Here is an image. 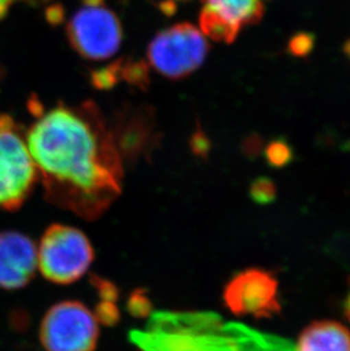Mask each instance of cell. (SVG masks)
<instances>
[{
  "label": "cell",
  "instance_id": "6da1fadb",
  "mask_svg": "<svg viewBox=\"0 0 350 351\" xmlns=\"http://www.w3.org/2000/svg\"><path fill=\"white\" fill-rule=\"evenodd\" d=\"M27 145L47 198L60 208L95 219L119 197L121 155L93 104L47 110L31 126Z\"/></svg>",
  "mask_w": 350,
  "mask_h": 351
},
{
  "label": "cell",
  "instance_id": "7a4b0ae2",
  "mask_svg": "<svg viewBox=\"0 0 350 351\" xmlns=\"http://www.w3.org/2000/svg\"><path fill=\"white\" fill-rule=\"evenodd\" d=\"M130 338L140 351H294L282 339L209 313H155L145 330Z\"/></svg>",
  "mask_w": 350,
  "mask_h": 351
},
{
  "label": "cell",
  "instance_id": "3957f363",
  "mask_svg": "<svg viewBox=\"0 0 350 351\" xmlns=\"http://www.w3.org/2000/svg\"><path fill=\"white\" fill-rule=\"evenodd\" d=\"M93 249L84 233L55 224L47 229L38 249V266L43 276L57 285H70L88 271Z\"/></svg>",
  "mask_w": 350,
  "mask_h": 351
},
{
  "label": "cell",
  "instance_id": "277c9868",
  "mask_svg": "<svg viewBox=\"0 0 350 351\" xmlns=\"http://www.w3.org/2000/svg\"><path fill=\"white\" fill-rule=\"evenodd\" d=\"M38 171L20 128L0 115V207L19 208L34 188Z\"/></svg>",
  "mask_w": 350,
  "mask_h": 351
},
{
  "label": "cell",
  "instance_id": "5b68a950",
  "mask_svg": "<svg viewBox=\"0 0 350 351\" xmlns=\"http://www.w3.org/2000/svg\"><path fill=\"white\" fill-rule=\"evenodd\" d=\"M209 53L202 31L189 23L175 24L159 32L149 45L148 62L163 77L180 80L198 69Z\"/></svg>",
  "mask_w": 350,
  "mask_h": 351
},
{
  "label": "cell",
  "instance_id": "8992f818",
  "mask_svg": "<svg viewBox=\"0 0 350 351\" xmlns=\"http://www.w3.org/2000/svg\"><path fill=\"white\" fill-rule=\"evenodd\" d=\"M67 31L76 53L96 62L114 56L122 43L121 22L104 3H84L73 15Z\"/></svg>",
  "mask_w": 350,
  "mask_h": 351
},
{
  "label": "cell",
  "instance_id": "52a82bcc",
  "mask_svg": "<svg viewBox=\"0 0 350 351\" xmlns=\"http://www.w3.org/2000/svg\"><path fill=\"white\" fill-rule=\"evenodd\" d=\"M98 335L96 316L78 302L51 307L40 328V340L47 351H93Z\"/></svg>",
  "mask_w": 350,
  "mask_h": 351
},
{
  "label": "cell",
  "instance_id": "ba28073f",
  "mask_svg": "<svg viewBox=\"0 0 350 351\" xmlns=\"http://www.w3.org/2000/svg\"><path fill=\"white\" fill-rule=\"evenodd\" d=\"M223 300L235 315L273 317L281 312L278 278L266 269H246L228 282Z\"/></svg>",
  "mask_w": 350,
  "mask_h": 351
},
{
  "label": "cell",
  "instance_id": "9c48e42d",
  "mask_svg": "<svg viewBox=\"0 0 350 351\" xmlns=\"http://www.w3.org/2000/svg\"><path fill=\"white\" fill-rule=\"evenodd\" d=\"M199 16L204 36L231 43L240 31L257 23L264 14L263 0H202Z\"/></svg>",
  "mask_w": 350,
  "mask_h": 351
},
{
  "label": "cell",
  "instance_id": "30bf717a",
  "mask_svg": "<svg viewBox=\"0 0 350 351\" xmlns=\"http://www.w3.org/2000/svg\"><path fill=\"white\" fill-rule=\"evenodd\" d=\"M38 267V249L22 233H0V288H23L34 278Z\"/></svg>",
  "mask_w": 350,
  "mask_h": 351
},
{
  "label": "cell",
  "instance_id": "8fae6325",
  "mask_svg": "<svg viewBox=\"0 0 350 351\" xmlns=\"http://www.w3.org/2000/svg\"><path fill=\"white\" fill-rule=\"evenodd\" d=\"M294 351H350V331L336 321H316L303 330Z\"/></svg>",
  "mask_w": 350,
  "mask_h": 351
},
{
  "label": "cell",
  "instance_id": "7c38bea8",
  "mask_svg": "<svg viewBox=\"0 0 350 351\" xmlns=\"http://www.w3.org/2000/svg\"><path fill=\"white\" fill-rule=\"evenodd\" d=\"M292 148L284 140L279 139L268 143L265 150V157L273 167H283L292 160Z\"/></svg>",
  "mask_w": 350,
  "mask_h": 351
},
{
  "label": "cell",
  "instance_id": "4fadbf2b",
  "mask_svg": "<svg viewBox=\"0 0 350 351\" xmlns=\"http://www.w3.org/2000/svg\"><path fill=\"white\" fill-rule=\"evenodd\" d=\"M251 197L259 204L273 202L275 197V186L271 180L258 179L253 183L250 190Z\"/></svg>",
  "mask_w": 350,
  "mask_h": 351
},
{
  "label": "cell",
  "instance_id": "5bb4252c",
  "mask_svg": "<svg viewBox=\"0 0 350 351\" xmlns=\"http://www.w3.org/2000/svg\"><path fill=\"white\" fill-rule=\"evenodd\" d=\"M314 47V37L310 34H296L289 43V51L294 56H306Z\"/></svg>",
  "mask_w": 350,
  "mask_h": 351
},
{
  "label": "cell",
  "instance_id": "9a60e30c",
  "mask_svg": "<svg viewBox=\"0 0 350 351\" xmlns=\"http://www.w3.org/2000/svg\"><path fill=\"white\" fill-rule=\"evenodd\" d=\"M119 311L114 305V302L104 300L97 308V317L106 324H114L119 319Z\"/></svg>",
  "mask_w": 350,
  "mask_h": 351
},
{
  "label": "cell",
  "instance_id": "2e32d148",
  "mask_svg": "<svg viewBox=\"0 0 350 351\" xmlns=\"http://www.w3.org/2000/svg\"><path fill=\"white\" fill-rule=\"evenodd\" d=\"M129 308L132 314L137 315V316H142V315H145L149 312L150 305H149V302L145 295H140L137 292L130 299Z\"/></svg>",
  "mask_w": 350,
  "mask_h": 351
},
{
  "label": "cell",
  "instance_id": "e0dca14e",
  "mask_svg": "<svg viewBox=\"0 0 350 351\" xmlns=\"http://www.w3.org/2000/svg\"><path fill=\"white\" fill-rule=\"evenodd\" d=\"M17 1H21V0H0V20L6 16L10 7Z\"/></svg>",
  "mask_w": 350,
  "mask_h": 351
},
{
  "label": "cell",
  "instance_id": "ac0fdd59",
  "mask_svg": "<svg viewBox=\"0 0 350 351\" xmlns=\"http://www.w3.org/2000/svg\"><path fill=\"white\" fill-rule=\"evenodd\" d=\"M178 1H185V0H163V8H164V12L167 13L169 10H172L174 8V3H178Z\"/></svg>",
  "mask_w": 350,
  "mask_h": 351
},
{
  "label": "cell",
  "instance_id": "d6986e66",
  "mask_svg": "<svg viewBox=\"0 0 350 351\" xmlns=\"http://www.w3.org/2000/svg\"><path fill=\"white\" fill-rule=\"evenodd\" d=\"M345 313L347 315L348 319L350 321V290L348 292L347 298L345 302Z\"/></svg>",
  "mask_w": 350,
  "mask_h": 351
}]
</instances>
